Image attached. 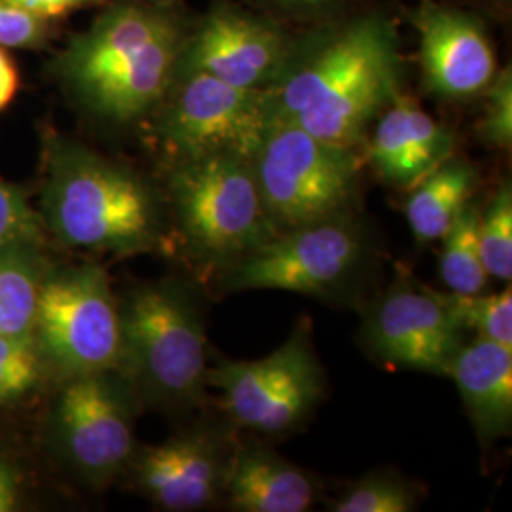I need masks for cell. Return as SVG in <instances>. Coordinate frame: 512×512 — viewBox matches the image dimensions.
<instances>
[{"instance_id": "obj_1", "label": "cell", "mask_w": 512, "mask_h": 512, "mask_svg": "<svg viewBox=\"0 0 512 512\" xmlns=\"http://www.w3.org/2000/svg\"><path fill=\"white\" fill-rule=\"evenodd\" d=\"M397 38L384 18L357 19L289 55L266 88L272 124L355 148L372 118L399 95Z\"/></svg>"}, {"instance_id": "obj_2", "label": "cell", "mask_w": 512, "mask_h": 512, "mask_svg": "<svg viewBox=\"0 0 512 512\" xmlns=\"http://www.w3.org/2000/svg\"><path fill=\"white\" fill-rule=\"evenodd\" d=\"M42 220L67 247L101 255H141L165 245L158 194L126 165L50 135L44 139Z\"/></svg>"}, {"instance_id": "obj_3", "label": "cell", "mask_w": 512, "mask_h": 512, "mask_svg": "<svg viewBox=\"0 0 512 512\" xmlns=\"http://www.w3.org/2000/svg\"><path fill=\"white\" fill-rule=\"evenodd\" d=\"M183 44L171 12L118 4L76 35L55 65L84 107L110 122H129L164 101Z\"/></svg>"}, {"instance_id": "obj_4", "label": "cell", "mask_w": 512, "mask_h": 512, "mask_svg": "<svg viewBox=\"0 0 512 512\" xmlns=\"http://www.w3.org/2000/svg\"><path fill=\"white\" fill-rule=\"evenodd\" d=\"M120 306L118 370L148 401L200 406L207 395V336L194 296L177 283L139 287Z\"/></svg>"}, {"instance_id": "obj_5", "label": "cell", "mask_w": 512, "mask_h": 512, "mask_svg": "<svg viewBox=\"0 0 512 512\" xmlns=\"http://www.w3.org/2000/svg\"><path fill=\"white\" fill-rule=\"evenodd\" d=\"M177 228L192 258L222 274L279 230L260 198L251 162L230 154L179 160L169 175Z\"/></svg>"}, {"instance_id": "obj_6", "label": "cell", "mask_w": 512, "mask_h": 512, "mask_svg": "<svg viewBox=\"0 0 512 512\" xmlns=\"http://www.w3.org/2000/svg\"><path fill=\"white\" fill-rule=\"evenodd\" d=\"M251 167L264 207L283 232L346 215L361 162L355 148L323 141L294 124H272Z\"/></svg>"}, {"instance_id": "obj_7", "label": "cell", "mask_w": 512, "mask_h": 512, "mask_svg": "<svg viewBox=\"0 0 512 512\" xmlns=\"http://www.w3.org/2000/svg\"><path fill=\"white\" fill-rule=\"evenodd\" d=\"M207 384L219 389L220 408L239 427L262 435L300 427L325 393L310 321L300 323L268 357L222 361L209 368Z\"/></svg>"}, {"instance_id": "obj_8", "label": "cell", "mask_w": 512, "mask_h": 512, "mask_svg": "<svg viewBox=\"0 0 512 512\" xmlns=\"http://www.w3.org/2000/svg\"><path fill=\"white\" fill-rule=\"evenodd\" d=\"M33 336L69 378L120 365V306L109 275L93 264L44 275Z\"/></svg>"}, {"instance_id": "obj_9", "label": "cell", "mask_w": 512, "mask_h": 512, "mask_svg": "<svg viewBox=\"0 0 512 512\" xmlns=\"http://www.w3.org/2000/svg\"><path fill=\"white\" fill-rule=\"evenodd\" d=\"M366 247L363 228L346 213L279 232L219 277L228 293L325 296L361 270Z\"/></svg>"}, {"instance_id": "obj_10", "label": "cell", "mask_w": 512, "mask_h": 512, "mask_svg": "<svg viewBox=\"0 0 512 512\" xmlns=\"http://www.w3.org/2000/svg\"><path fill=\"white\" fill-rule=\"evenodd\" d=\"M165 97L158 131L175 162L209 154L251 162L272 126L266 90L236 88L209 74H175Z\"/></svg>"}, {"instance_id": "obj_11", "label": "cell", "mask_w": 512, "mask_h": 512, "mask_svg": "<svg viewBox=\"0 0 512 512\" xmlns=\"http://www.w3.org/2000/svg\"><path fill=\"white\" fill-rule=\"evenodd\" d=\"M133 399V385L118 368L69 378L57 397V446L92 486L109 484L133 458Z\"/></svg>"}, {"instance_id": "obj_12", "label": "cell", "mask_w": 512, "mask_h": 512, "mask_svg": "<svg viewBox=\"0 0 512 512\" xmlns=\"http://www.w3.org/2000/svg\"><path fill=\"white\" fill-rule=\"evenodd\" d=\"M465 330L440 298V291L414 283H395L376 302L363 323L370 355L384 365L448 376L465 344Z\"/></svg>"}, {"instance_id": "obj_13", "label": "cell", "mask_w": 512, "mask_h": 512, "mask_svg": "<svg viewBox=\"0 0 512 512\" xmlns=\"http://www.w3.org/2000/svg\"><path fill=\"white\" fill-rule=\"evenodd\" d=\"M289 55L291 48L274 25L234 8H217L194 37L184 40L175 74L196 71L236 88L266 90L285 71Z\"/></svg>"}, {"instance_id": "obj_14", "label": "cell", "mask_w": 512, "mask_h": 512, "mask_svg": "<svg viewBox=\"0 0 512 512\" xmlns=\"http://www.w3.org/2000/svg\"><path fill=\"white\" fill-rule=\"evenodd\" d=\"M236 446L217 429L184 431L131 458L137 486L165 511H202L222 497Z\"/></svg>"}, {"instance_id": "obj_15", "label": "cell", "mask_w": 512, "mask_h": 512, "mask_svg": "<svg viewBox=\"0 0 512 512\" xmlns=\"http://www.w3.org/2000/svg\"><path fill=\"white\" fill-rule=\"evenodd\" d=\"M420 33L423 82L442 99L486 90L495 74L494 48L476 19L450 8L423 4L414 14Z\"/></svg>"}, {"instance_id": "obj_16", "label": "cell", "mask_w": 512, "mask_h": 512, "mask_svg": "<svg viewBox=\"0 0 512 512\" xmlns=\"http://www.w3.org/2000/svg\"><path fill=\"white\" fill-rule=\"evenodd\" d=\"M454 152V137L414 101L397 95L380 118L368 160L384 183L412 188Z\"/></svg>"}, {"instance_id": "obj_17", "label": "cell", "mask_w": 512, "mask_h": 512, "mask_svg": "<svg viewBox=\"0 0 512 512\" xmlns=\"http://www.w3.org/2000/svg\"><path fill=\"white\" fill-rule=\"evenodd\" d=\"M448 376L456 382L478 439L492 444L511 433L512 348L476 336L454 355Z\"/></svg>"}, {"instance_id": "obj_18", "label": "cell", "mask_w": 512, "mask_h": 512, "mask_svg": "<svg viewBox=\"0 0 512 512\" xmlns=\"http://www.w3.org/2000/svg\"><path fill=\"white\" fill-rule=\"evenodd\" d=\"M232 511L306 512L315 501L311 476L260 444L236 446L222 488Z\"/></svg>"}, {"instance_id": "obj_19", "label": "cell", "mask_w": 512, "mask_h": 512, "mask_svg": "<svg viewBox=\"0 0 512 512\" xmlns=\"http://www.w3.org/2000/svg\"><path fill=\"white\" fill-rule=\"evenodd\" d=\"M476 183L475 167L450 156L410 188L404 213L418 243L437 241L448 232L461 209L473 200Z\"/></svg>"}, {"instance_id": "obj_20", "label": "cell", "mask_w": 512, "mask_h": 512, "mask_svg": "<svg viewBox=\"0 0 512 512\" xmlns=\"http://www.w3.org/2000/svg\"><path fill=\"white\" fill-rule=\"evenodd\" d=\"M44 275L38 241H21L0 249L2 336L33 338Z\"/></svg>"}, {"instance_id": "obj_21", "label": "cell", "mask_w": 512, "mask_h": 512, "mask_svg": "<svg viewBox=\"0 0 512 512\" xmlns=\"http://www.w3.org/2000/svg\"><path fill=\"white\" fill-rule=\"evenodd\" d=\"M478 220L480 205L471 200L440 238L444 243L440 255V277L452 293L475 294L486 289L490 275L480 253Z\"/></svg>"}, {"instance_id": "obj_22", "label": "cell", "mask_w": 512, "mask_h": 512, "mask_svg": "<svg viewBox=\"0 0 512 512\" xmlns=\"http://www.w3.org/2000/svg\"><path fill=\"white\" fill-rule=\"evenodd\" d=\"M442 302L465 332L512 348L511 285L497 294L440 293Z\"/></svg>"}, {"instance_id": "obj_23", "label": "cell", "mask_w": 512, "mask_h": 512, "mask_svg": "<svg viewBox=\"0 0 512 512\" xmlns=\"http://www.w3.org/2000/svg\"><path fill=\"white\" fill-rule=\"evenodd\" d=\"M480 253L490 277L503 283L512 279V188L501 184L490 203L480 207Z\"/></svg>"}, {"instance_id": "obj_24", "label": "cell", "mask_w": 512, "mask_h": 512, "mask_svg": "<svg viewBox=\"0 0 512 512\" xmlns=\"http://www.w3.org/2000/svg\"><path fill=\"white\" fill-rule=\"evenodd\" d=\"M418 507V495L410 482L391 473H370L353 482L338 497L334 512H412Z\"/></svg>"}, {"instance_id": "obj_25", "label": "cell", "mask_w": 512, "mask_h": 512, "mask_svg": "<svg viewBox=\"0 0 512 512\" xmlns=\"http://www.w3.org/2000/svg\"><path fill=\"white\" fill-rule=\"evenodd\" d=\"M40 376L38 351L33 338L0 334V403H8L33 389Z\"/></svg>"}, {"instance_id": "obj_26", "label": "cell", "mask_w": 512, "mask_h": 512, "mask_svg": "<svg viewBox=\"0 0 512 512\" xmlns=\"http://www.w3.org/2000/svg\"><path fill=\"white\" fill-rule=\"evenodd\" d=\"M486 109L480 120L482 139L497 148H509L512 141V74L505 71L494 74L486 86Z\"/></svg>"}, {"instance_id": "obj_27", "label": "cell", "mask_w": 512, "mask_h": 512, "mask_svg": "<svg viewBox=\"0 0 512 512\" xmlns=\"http://www.w3.org/2000/svg\"><path fill=\"white\" fill-rule=\"evenodd\" d=\"M40 219L25 196L0 177V249L40 239Z\"/></svg>"}, {"instance_id": "obj_28", "label": "cell", "mask_w": 512, "mask_h": 512, "mask_svg": "<svg viewBox=\"0 0 512 512\" xmlns=\"http://www.w3.org/2000/svg\"><path fill=\"white\" fill-rule=\"evenodd\" d=\"M48 19L19 8L10 0H0V48L33 50L48 38Z\"/></svg>"}, {"instance_id": "obj_29", "label": "cell", "mask_w": 512, "mask_h": 512, "mask_svg": "<svg viewBox=\"0 0 512 512\" xmlns=\"http://www.w3.org/2000/svg\"><path fill=\"white\" fill-rule=\"evenodd\" d=\"M12 4H16L19 8L35 14L38 18L54 19L59 16L69 14L71 10L76 8H84L90 6L97 0H10Z\"/></svg>"}, {"instance_id": "obj_30", "label": "cell", "mask_w": 512, "mask_h": 512, "mask_svg": "<svg viewBox=\"0 0 512 512\" xmlns=\"http://www.w3.org/2000/svg\"><path fill=\"white\" fill-rule=\"evenodd\" d=\"M19 90V73L14 61L0 48V110L6 109Z\"/></svg>"}, {"instance_id": "obj_31", "label": "cell", "mask_w": 512, "mask_h": 512, "mask_svg": "<svg viewBox=\"0 0 512 512\" xmlns=\"http://www.w3.org/2000/svg\"><path fill=\"white\" fill-rule=\"evenodd\" d=\"M19 503V480L8 461L0 458V512L14 511Z\"/></svg>"}, {"instance_id": "obj_32", "label": "cell", "mask_w": 512, "mask_h": 512, "mask_svg": "<svg viewBox=\"0 0 512 512\" xmlns=\"http://www.w3.org/2000/svg\"><path fill=\"white\" fill-rule=\"evenodd\" d=\"M275 2H281V4L291 6V8H304V10H310V8H319V6L327 4L329 0H275Z\"/></svg>"}]
</instances>
